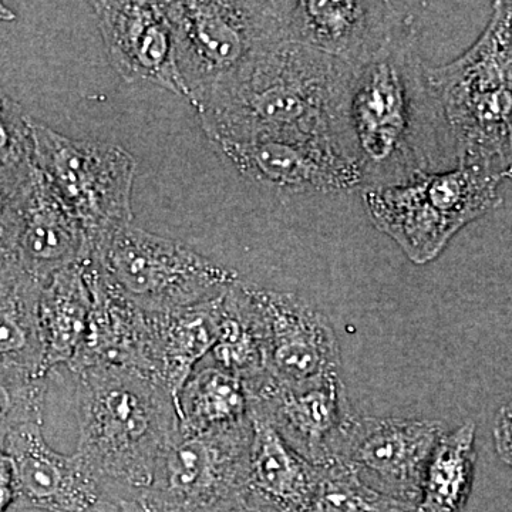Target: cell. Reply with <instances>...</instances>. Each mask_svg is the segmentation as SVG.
<instances>
[{
	"instance_id": "3957f363",
	"label": "cell",
	"mask_w": 512,
	"mask_h": 512,
	"mask_svg": "<svg viewBox=\"0 0 512 512\" xmlns=\"http://www.w3.org/2000/svg\"><path fill=\"white\" fill-rule=\"evenodd\" d=\"M76 379V454L123 501H143L180 431L170 390L138 370L92 366Z\"/></svg>"
},
{
	"instance_id": "ba28073f",
	"label": "cell",
	"mask_w": 512,
	"mask_h": 512,
	"mask_svg": "<svg viewBox=\"0 0 512 512\" xmlns=\"http://www.w3.org/2000/svg\"><path fill=\"white\" fill-rule=\"evenodd\" d=\"M37 170L82 224L90 242L110 229L133 224L136 158L119 144L77 140L30 120Z\"/></svg>"
},
{
	"instance_id": "d6986e66",
	"label": "cell",
	"mask_w": 512,
	"mask_h": 512,
	"mask_svg": "<svg viewBox=\"0 0 512 512\" xmlns=\"http://www.w3.org/2000/svg\"><path fill=\"white\" fill-rule=\"evenodd\" d=\"M222 296L178 311L148 313L150 340L144 375L163 384L177 402L185 382L217 340Z\"/></svg>"
},
{
	"instance_id": "9a60e30c",
	"label": "cell",
	"mask_w": 512,
	"mask_h": 512,
	"mask_svg": "<svg viewBox=\"0 0 512 512\" xmlns=\"http://www.w3.org/2000/svg\"><path fill=\"white\" fill-rule=\"evenodd\" d=\"M245 384L252 417L274 427L296 453L313 464L330 460L336 441L356 413L343 379L298 390L266 373Z\"/></svg>"
},
{
	"instance_id": "ffe728a7",
	"label": "cell",
	"mask_w": 512,
	"mask_h": 512,
	"mask_svg": "<svg viewBox=\"0 0 512 512\" xmlns=\"http://www.w3.org/2000/svg\"><path fill=\"white\" fill-rule=\"evenodd\" d=\"M318 480V464L296 453L274 427L254 417L248 485L255 503L278 512H308Z\"/></svg>"
},
{
	"instance_id": "30bf717a",
	"label": "cell",
	"mask_w": 512,
	"mask_h": 512,
	"mask_svg": "<svg viewBox=\"0 0 512 512\" xmlns=\"http://www.w3.org/2000/svg\"><path fill=\"white\" fill-rule=\"evenodd\" d=\"M444 433L443 424L436 420L355 413L330 460L345 464L377 493L419 507L427 464Z\"/></svg>"
},
{
	"instance_id": "ac0fdd59",
	"label": "cell",
	"mask_w": 512,
	"mask_h": 512,
	"mask_svg": "<svg viewBox=\"0 0 512 512\" xmlns=\"http://www.w3.org/2000/svg\"><path fill=\"white\" fill-rule=\"evenodd\" d=\"M93 292L89 329L69 369L117 366L144 373L147 362L150 322L148 312L107 288L89 259H84Z\"/></svg>"
},
{
	"instance_id": "5bb4252c",
	"label": "cell",
	"mask_w": 512,
	"mask_h": 512,
	"mask_svg": "<svg viewBox=\"0 0 512 512\" xmlns=\"http://www.w3.org/2000/svg\"><path fill=\"white\" fill-rule=\"evenodd\" d=\"M414 23L407 2H285L286 39L349 64L369 59Z\"/></svg>"
},
{
	"instance_id": "603a6c76",
	"label": "cell",
	"mask_w": 512,
	"mask_h": 512,
	"mask_svg": "<svg viewBox=\"0 0 512 512\" xmlns=\"http://www.w3.org/2000/svg\"><path fill=\"white\" fill-rule=\"evenodd\" d=\"M212 365L244 382L266 375L264 332L252 285L238 281L222 296L217 340L208 353Z\"/></svg>"
},
{
	"instance_id": "1f68e13d",
	"label": "cell",
	"mask_w": 512,
	"mask_h": 512,
	"mask_svg": "<svg viewBox=\"0 0 512 512\" xmlns=\"http://www.w3.org/2000/svg\"><path fill=\"white\" fill-rule=\"evenodd\" d=\"M16 19L15 12L9 9L5 3L0 2V22H12Z\"/></svg>"
},
{
	"instance_id": "cb8c5ba5",
	"label": "cell",
	"mask_w": 512,
	"mask_h": 512,
	"mask_svg": "<svg viewBox=\"0 0 512 512\" xmlns=\"http://www.w3.org/2000/svg\"><path fill=\"white\" fill-rule=\"evenodd\" d=\"M42 286L16 269L0 266V365L47 377L37 319Z\"/></svg>"
},
{
	"instance_id": "44dd1931",
	"label": "cell",
	"mask_w": 512,
	"mask_h": 512,
	"mask_svg": "<svg viewBox=\"0 0 512 512\" xmlns=\"http://www.w3.org/2000/svg\"><path fill=\"white\" fill-rule=\"evenodd\" d=\"M92 309L93 292L84 259L43 284L37 319L46 376L56 367L72 365L86 338Z\"/></svg>"
},
{
	"instance_id": "8fae6325",
	"label": "cell",
	"mask_w": 512,
	"mask_h": 512,
	"mask_svg": "<svg viewBox=\"0 0 512 512\" xmlns=\"http://www.w3.org/2000/svg\"><path fill=\"white\" fill-rule=\"evenodd\" d=\"M89 252V235L33 164L10 198L0 229V266L43 285Z\"/></svg>"
},
{
	"instance_id": "4316f807",
	"label": "cell",
	"mask_w": 512,
	"mask_h": 512,
	"mask_svg": "<svg viewBox=\"0 0 512 512\" xmlns=\"http://www.w3.org/2000/svg\"><path fill=\"white\" fill-rule=\"evenodd\" d=\"M32 117L0 90V173H25L33 165Z\"/></svg>"
},
{
	"instance_id": "7a4b0ae2",
	"label": "cell",
	"mask_w": 512,
	"mask_h": 512,
	"mask_svg": "<svg viewBox=\"0 0 512 512\" xmlns=\"http://www.w3.org/2000/svg\"><path fill=\"white\" fill-rule=\"evenodd\" d=\"M349 72L343 60L288 39L275 40L195 113L212 146L288 141L339 148L336 120Z\"/></svg>"
},
{
	"instance_id": "7c38bea8",
	"label": "cell",
	"mask_w": 512,
	"mask_h": 512,
	"mask_svg": "<svg viewBox=\"0 0 512 512\" xmlns=\"http://www.w3.org/2000/svg\"><path fill=\"white\" fill-rule=\"evenodd\" d=\"M266 350V372L291 389L342 379V356L325 313L295 293L252 286Z\"/></svg>"
},
{
	"instance_id": "f1b7e54d",
	"label": "cell",
	"mask_w": 512,
	"mask_h": 512,
	"mask_svg": "<svg viewBox=\"0 0 512 512\" xmlns=\"http://www.w3.org/2000/svg\"><path fill=\"white\" fill-rule=\"evenodd\" d=\"M16 501L15 468L12 458L0 447V512L8 511Z\"/></svg>"
},
{
	"instance_id": "f546056e",
	"label": "cell",
	"mask_w": 512,
	"mask_h": 512,
	"mask_svg": "<svg viewBox=\"0 0 512 512\" xmlns=\"http://www.w3.org/2000/svg\"><path fill=\"white\" fill-rule=\"evenodd\" d=\"M35 164V163H33ZM32 167L20 174H3L0 173V229H2L3 220H5L6 211H8L10 198L13 192L19 187V184L25 180L26 175L30 173Z\"/></svg>"
},
{
	"instance_id": "83f0119b",
	"label": "cell",
	"mask_w": 512,
	"mask_h": 512,
	"mask_svg": "<svg viewBox=\"0 0 512 512\" xmlns=\"http://www.w3.org/2000/svg\"><path fill=\"white\" fill-rule=\"evenodd\" d=\"M494 443L498 456L512 467V399L498 410L495 417Z\"/></svg>"
},
{
	"instance_id": "2e32d148",
	"label": "cell",
	"mask_w": 512,
	"mask_h": 512,
	"mask_svg": "<svg viewBox=\"0 0 512 512\" xmlns=\"http://www.w3.org/2000/svg\"><path fill=\"white\" fill-rule=\"evenodd\" d=\"M113 69L127 83L147 82L183 97L174 32L163 2H92Z\"/></svg>"
},
{
	"instance_id": "8992f818",
	"label": "cell",
	"mask_w": 512,
	"mask_h": 512,
	"mask_svg": "<svg viewBox=\"0 0 512 512\" xmlns=\"http://www.w3.org/2000/svg\"><path fill=\"white\" fill-rule=\"evenodd\" d=\"M504 181L481 168L456 167L393 187L363 190V205L373 225L410 261L426 265L466 225L500 207Z\"/></svg>"
},
{
	"instance_id": "484cf974",
	"label": "cell",
	"mask_w": 512,
	"mask_h": 512,
	"mask_svg": "<svg viewBox=\"0 0 512 512\" xmlns=\"http://www.w3.org/2000/svg\"><path fill=\"white\" fill-rule=\"evenodd\" d=\"M318 466V487L308 512H419L367 487L338 460Z\"/></svg>"
},
{
	"instance_id": "277c9868",
	"label": "cell",
	"mask_w": 512,
	"mask_h": 512,
	"mask_svg": "<svg viewBox=\"0 0 512 512\" xmlns=\"http://www.w3.org/2000/svg\"><path fill=\"white\" fill-rule=\"evenodd\" d=\"M456 167L512 178V2H494L487 26L453 62L429 69Z\"/></svg>"
},
{
	"instance_id": "5b68a950",
	"label": "cell",
	"mask_w": 512,
	"mask_h": 512,
	"mask_svg": "<svg viewBox=\"0 0 512 512\" xmlns=\"http://www.w3.org/2000/svg\"><path fill=\"white\" fill-rule=\"evenodd\" d=\"M87 259L107 288L148 313L212 301L239 281L237 272L183 242L133 224L94 238Z\"/></svg>"
},
{
	"instance_id": "4dcf8cb0",
	"label": "cell",
	"mask_w": 512,
	"mask_h": 512,
	"mask_svg": "<svg viewBox=\"0 0 512 512\" xmlns=\"http://www.w3.org/2000/svg\"><path fill=\"white\" fill-rule=\"evenodd\" d=\"M123 512H160L141 501H124Z\"/></svg>"
},
{
	"instance_id": "d4e9b609",
	"label": "cell",
	"mask_w": 512,
	"mask_h": 512,
	"mask_svg": "<svg viewBox=\"0 0 512 512\" xmlns=\"http://www.w3.org/2000/svg\"><path fill=\"white\" fill-rule=\"evenodd\" d=\"M476 424L446 431L424 473L419 512H463L476 478Z\"/></svg>"
},
{
	"instance_id": "d6a6232c",
	"label": "cell",
	"mask_w": 512,
	"mask_h": 512,
	"mask_svg": "<svg viewBox=\"0 0 512 512\" xmlns=\"http://www.w3.org/2000/svg\"><path fill=\"white\" fill-rule=\"evenodd\" d=\"M228 512H262V507L258 503H255V501H251V503L241 505V507Z\"/></svg>"
},
{
	"instance_id": "52a82bcc",
	"label": "cell",
	"mask_w": 512,
	"mask_h": 512,
	"mask_svg": "<svg viewBox=\"0 0 512 512\" xmlns=\"http://www.w3.org/2000/svg\"><path fill=\"white\" fill-rule=\"evenodd\" d=\"M183 97L197 109L262 47L285 37V2H163Z\"/></svg>"
},
{
	"instance_id": "e0dca14e",
	"label": "cell",
	"mask_w": 512,
	"mask_h": 512,
	"mask_svg": "<svg viewBox=\"0 0 512 512\" xmlns=\"http://www.w3.org/2000/svg\"><path fill=\"white\" fill-rule=\"evenodd\" d=\"M214 148L239 174L275 190L292 194L362 190L359 171L332 144L252 141Z\"/></svg>"
},
{
	"instance_id": "9c48e42d",
	"label": "cell",
	"mask_w": 512,
	"mask_h": 512,
	"mask_svg": "<svg viewBox=\"0 0 512 512\" xmlns=\"http://www.w3.org/2000/svg\"><path fill=\"white\" fill-rule=\"evenodd\" d=\"M252 434L178 431L158 461L141 503L160 512H228L251 503Z\"/></svg>"
},
{
	"instance_id": "4fadbf2b",
	"label": "cell",
	"mask_w": 512,
	"mask_h": 512,
	"mask_svg": "<svg viewBox=\"0 0 512 512\" xmlns=\"http://www.w3.org/2000/svg\"><path fill=\"white\" fill-rule=\"evenodd\" d=\"M43 423L10 431L2 447L15 468V505L46 512H123V500L76 453H59L47 444Z\"/></svg>"
},
{
	"instance_id": "6da1fadb",
	"label": "cell",
	"mask_w": 512,
	"mask_h": 512,
	"mask_svg": "<svg viewBox=\"0 0 512 512\" xmlns=\"http://www.w3.org/2000/svg\"><path fill=\"white\" fill-rule=\"evenodd\" d=\"M336 140L362 191L456 168L439 101L421 62L416 23L363 62L350 64Z\"/></svg>"
},
{
	"instance_id": "7402d4cb",
	"label": "cell",
	"mask_w": 512,
	"mask_h": 512,
	"mask_svg": "<svg viewBox=\"0 0 512 512\" xmlns=\"http://www.w3.org/2000/svg\"><path fill=\"white\" fill-rule=\"evenodd\" d=\"M180 429L192 434L254 429L247 384L215 365H198L178 394Z\"/></svg>"
}]
</instances>
